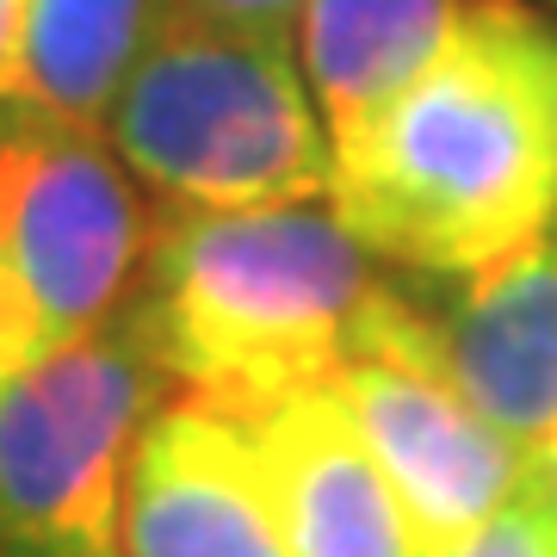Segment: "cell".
I'll return each instance as SVG.
<instances>
[{"mask_svg":"<svg viewBox=\"0 0 557 557\" xmlns=\"http://www.w3.org/2000/svg\"><path fill=\"white\" fill-rule=\"evenodd\" d=\"M329 205L409 278L483 273L557 230V25L527 0H471L416 87L335 156Z\"/></svg>","mask_w":557,"mask_h":557,"instance_id":"cell-1","label":"cell"},{"mask_svg":"<svg viewBox=\"0 0 557 557\" xmlns=\"http://www.w3.org/2000/svg\"><path fill=\"white\" fill-rule=\"evenodd\" d=\"M372 292L379 260L329 199L273 211L161 205L124 310L168 384L260 416L335 379Z\"/></svg>","mask_w":557,"mask_h":557,"instance_id":"cell-2","label":"cell"},{"mask_svg":"<svg viewBox=\"0 0 557 557\" xmlns=\"http://www.w3.org/2000/svg\"><path fill=\"white\" fill-rule=\"evenodd\" d=\"M106 143L180 211H273L329 199L335 180L298 38L223 25L193 0L112 100Z\"/></svg>","mask_w":557,"mask_h":557,"instance_id":"cell-3","label":"cell"},{"mask_svg":"<svg viewBox=\"0 0 557 557\" xmlns=\"http://www.w3.org/2000/svg\"><path fill=\"white\" fill-rule=\"evenodd\" d=\"M131 310L0 391V557H124L131 446L168 403Z\"/></svg>","mask_w":557,"mask_h":557,"instance_id":"cell-4","label":"cell"},{"mask_svg":"<svg viewBox=\"0 0 557 557\" xmlns=\"http://www.w3.org/2000/svg\"><path fill=\"white\" fill-rule=\"evenodd\" d=\"M156 211L100 124L0 100V267L32 354H62L137 292Z\"/></svg>","mask_w":557,"mask_h":557,"instance_id":"cell-5","label":"cell"},{"mask_svg":"<svg viewBox=\"0 0 557 557\" xmlns=\"http://www.w3.org/2000/svg\"><path fill=\"white\" fill-rule=\"evenodd\" d=\"M329 391L384 465V478L397 483L434 557L478 533L527 483V458L465 397L434 317L409 285L372 292Z\"/></svg>","mask_w":557,"mask_h":557,"instance_id":"cell-6","label":"cell"},{"mask_svg":"<svg viewBox=\"0 0 557 557\" xmlns=\"http://www.w3.org/2000/svg\"><path fill=\"white\" fill-rule=\"evenodd\" d=\"M124 557H292L248 416L223 403H161L124 471Z\"/></svg>","mask_w":557,"mask_h":557,"instance_id":"cell-7","label":"cell"},{"mask_svg":"<svg viewBox=\"0 0 557 557\" xmlns=\"http://www.w3.org/2000/svg\"><path fill=\"white\" fill-rule=\"evenodd\" d=\"M409 292L428 304L465 397L533 458L557 428V230L483 273L440 278V292L409 278Z\"/></svg>","mask_w":557,"mask_h":557,"instance_id":"cell-8","label":"cell"},{"mask_svg":"<svg viewBox=\"0 0 557 557\" xmlns=\"http://www.w3.org/2000/svg\"><path fill=\"white\" fill-rule=\"evenodd\" d=\"M248 428L267 453L292 557H434L329 384L260 409Z\"/></svg>","mask_w":557,"mask_h":557,"instance_id":"cell-9","label":"cell"},{"mask_svg":"<svg viewBox=\"0 0 557 557\" xmlns=\"http://www.w3.org/2000/svg\"><path fill=\"white\" fill-rule=\"evenodd\" d=\"M465 13L471 0H310L304 7L298 62L329 131V156L366 143V131L453 44Z\"/></svg>","mask_w":557,"mask_h":557,"instance_id":"cell-10","label":"cell"},{"mask_svg":"<svg viewBox=\"0 0 557 557\" xmlns=\"http://www.w3.org/2000/svg\"><path fill=\"white\" fill-rule=\"evenodd\" d=\"M186 0H25L7 100L100 124Z\"/></svg>","mask_w":557,"mask_h":557,"instance_id":"cell-11","label":"cell"},{"mask_svg":"<svg viewBox=\"0 0 557 557\" xmlns=\"http://www.w3.org/2000/svg\"><path fill=\"white\" fill-rule=\"evenodd\" d=\"M440 557H557V502L539 483H520L478 533H465Z\"/></svg>","mask_w":557,"mask_h":557,"instance_id":"cell-12","label":"cell"},{"mask_svg":"<svg viewBox=\"0 0 557 557\" xmlns=\"http://www.w3.org/2000/svg\"><path fill=\"white\" fill-rule=\"evenodd\" d=\"M199 13L223 25H248V32H278V38H298V20L310 0H193Z\"/></svg>","mask_w":557,"mask_h":557,"instance_id":"cell-13","label":"cell"},{"mask_svg":"<svg viewBox=\"0 0 557 557\" xmlns=\"http://www.w3.org/2000/svg\"><path fill=\"white\" fill-rule=\"evenodd\" d=\"M25 366H38V354H32V335H25L20 298H13V285H7V267H0V391L20 379Z\"/></svg>","mask_w":557,"mask_h":557,"instance_id":"cell-14","label":"cell"},{"mask_svg":"<svg viewBox=\"0 0 557 557\" xmlns=\"http://www.w3.org/2000/svg\"><path fill=\"white\" fill-rule=\"evenodd\" d=\"M20 7L25 0H0V100L13 87V44H20Z\"/></svg>","mask_w":557,"mask_h":557,"instance_id":"cell-15","label":"cell"},{"mask_svg":"<svg viewBox=\"0 0 557 557\" xmlns=\"http://www.w3.org/2000/svg\"><path fill=\"white\" fill-rule=\"evenodd\" d=\"M527 483H539V490L557 502V428H552V440H545V446L527 458Z\"/></svg>","mask_w":557,"mask_h":557,"instance_id":"cell-16","label":"cell"}]
</instances>
